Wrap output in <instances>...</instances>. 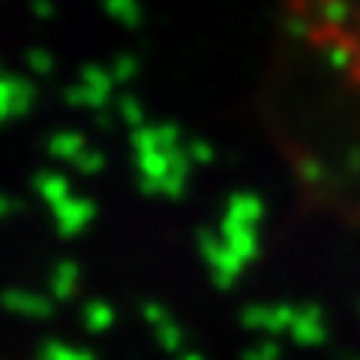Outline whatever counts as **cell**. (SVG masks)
<instances>
[{
	"mask_svg": "<svg viewBox=\"0 0 360 360\" xmlns=\"http://www.w3.org/2000/svg\"><path fill=\"white\" fill-rule=\"evenodd\" d=\"M309 42L321 51L342 82L360 94V9L357 13H328L307 25Z\"/></svg>",
	"mask_w": 360,
	"mask_h": 360,
	"instance_id": "obj_1",
	"label": "cell"
}]
</instances>
